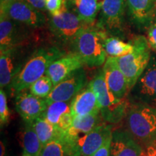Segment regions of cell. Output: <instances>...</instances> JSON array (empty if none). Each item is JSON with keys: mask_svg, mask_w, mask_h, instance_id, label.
I'll return each mask as SVG.
<instances>
[{"mask_svg": "<svg viewBox=\"0 0 156 156\" xmlns=\"http://www.w3.org/2000/svg\"><path fill=\"white\" fill-rule=\"evenodd\" d=\"M87 83L86 73L82 67L56 84L45 99L48 104L56 101H69L87 86Z\"/></svg>", "mask_w": 156, "mask_h": 156, "instance_id": "12", "label": "cell"}, {"mask_svg": "<svg viewBox=\"0 0 156 156\" xmlns=\"http://www.w3.org/2000/svg\"><path fill=\"white\" fill-rule=\"evenodd\" d=\"M130 43L134 47L131 53L122 57H115L127 80L129 92L147 67L152 56L147 38L145 36H134Z\"/></svg>", "mask_w": 156, "mask_h": 156, "instance_id": "4", "label": "cell"}, {"mask_svg": "<svg viewBox=\"0 0 156 156\" xmlns=\"http://www.w3.org/2000/svg\"><path fill=\"white\" fill-rule=\"evenodd\" d=\"M147 38L150 47L156 51V23H153L148 28Z\"/></svg>", "mask_w": 156, "mask_h": 156, "instance_id": "32", "label": "cell"}, {"mask_svg": "<svg viewBox=\"0 0 156 156\" xmlns=\"http://www.w3.org/2000/svg\"><path fill=\"white\" fill-rule=\"evenodd\" d=\"M14 1H16V0H0V2H1V6H3L12 2Z\"/></svg>", "mask_w": 156, "mask_h": 156, "instance_id": "34", "label": "cell"}, {"mask_svg": "<svg viewBox=\"0 0 156 156\" xmlns=\"http://www.w3.org/2000/svg\"><path fill=\"white\" fill-rule=\"evenodd\" d=\"M83 65L81 58L75 52H71L55 60L46 70V75L51 80L54 86H55L76 70L83 67Z\"/></svg>", "mask_w": 156, "mask_h": 156, "instance_id": "16", "label": "cell"}, {"mask_svg": "<svg viewBox=\"0 0 156 156\" xmlns=\"http://www.w3.org/2000/svg\"><path fill=\"white\" fill-rule=\"evenodd\" d=\"M153 23H156V2H155V10H154Z\"/></svg>", "mask_w": 156, "mask_h": 156, "instance_id": "35", "label": "cell"}, {"mask_svg": "<svg viewBox=\"0 0 156 156\" xmlns=\"http://www.w3.org/2000/svg\"><path fill=\"white\" fill-rule=\"evenodd\" d=\"M0 51L30 44L34 29L0 15Z\"/></svg>", "mask_w": 156, "mask_h": 156, "instance_id": "11", "label": "cell"}, {"mask_svg": "<svg viewBox=\"0 0 156 156\" xmlns=\"http://www.w3.org/2000/svg\"><path fill=\"white\" fill-rule=\"evenodd\" d=\"M32 43L0 51V85L9 87L14 78L23 69L35 48Z\"/></svg>", "mask_w": 156, "mask_h": 156, "instance_id": "7", "label": "cell"}, {"mask_svg": "<svg viewBox=\"0 0 156 156\" xmlns=\"http://www.w3.org/2000/svg\"><path fill=\"white\" fill-rule=\"evenodd\" d=\"M100 114L101 113H95L85 116L74 117L71 126L62 134L70 148H72L78 140L90 132L100 124L101 117Z\"/></svg>", "mask_w": 156, "mask_h": 156, "instance_id": "19", "label": "cell"}, {"mask_svg": "<svg viewBox=\"0 0 156 156\" xmlns=\"http://www.w3.org/2000/svg\"><path fill=\"white\" fill-rule=\"evenodd\" d=\"M112 134L107 138V140L103 144L102 146L99 148L95 153H93L92 156H110L111 152V143H112Z\"/></svg>", "mask_w": 156, "mask_h": 156, "instance_id": "30", "label": "cell"}, {"mask_svg": "<svg viewBox=\"0 0 156 156\" xmlns=\"http://www.w3.org/2000/svg\"><path fill=\"white\" fill-rule=\"evenodd\" d=\"M128 131L140 145L156 139V108L141 103L129 106L126 114Z\"/></svg>", "mask_w": 156, "mask_h": 156, "instance_id": "5", "label": "cell"}, {"mask_svg": "<svg viewBox=\"0 0 156 156\" xmlns=\"http://www.w3.org/2000/svg\"><path fill=\"white\" fill-rule=\"evenodd\" d=\"M64 54L65 51L58 46L36 48L24 67L12 82L9 88L16 94L28 89L33 83L46 75L51 64Z\"/></svg>", "mask_w": 156, "mask_h": 156, "instance_id": "1", "label": "cell"}, {"mask_svg": "<svg viewBox=\"0 0 156 156\" xmlns=\"http://www.w3.org/2000/svg\"><path fill=\"white\" fill-rule=\"evenodd\" d=\"M88 25L69 9L48 17V28L58 44L72 47L78 35Z\"/></svg>", "mask_w": 156, "mask_h": 156, "instance_id": "8", "label": "cell"}, {"mask_svg": "<svg viewBox=\"0 0 156 156\" xmlns=\"http://www.w3.org/2000/svg\"><path fill=\"white\" fill-rule=\"evenodd\" d=\"M129 95L136 103L156 108V55L151 56L147 67L130 90Z\"/></svg>", "mask_w": 156, "mask_h": 156, "instance_id": "10", "label": "cell"}, {"mask_svg": "<svg viewBox=\"0 0 156 156\" xmlns=\"http://www.w3.org/2000/svg\"><path fill=\"white\" fill-rule=\"evenodd\" d=\"M141 156H144V155H143V154H142V155H141Z\"/></svg>", "mask_w": 156, "mask_h": 156, "instance_id": "38", "label": "cell"}, {"mask_svg": "<svg viewBox=\"0 0 156 156\" xmlns=\"http://www.w3.org/2000/svg\"><path fill=\"white\" fill-rule=\"evenodd\" d=\"M46 9L51 15H58L67 10L66 0H46Z\"/></svg>", "mask_w": 156, "mask_h": 156, "instance_id": "29", "label": "cell"}, {"mask_svg": "<svg viewBox=\"0 0 156 156\" xmlns=\"http://www.w3.org/2000/svg\"><path fill=\"white\" fill-rule=\"evenodd\" d=\"M36 156H41V153H39V154H38V155H37Z\"/></svg>", "mask_w": 156, "mask_h": 156, "instance_id": "37", "label": "cell"}, {"mask_svg": "<svg viewBox=\"0 0 156 156\" xmlns=\"http://www.w3.org/2000/svg\"><path fill=\"white\" fill-rule=\"evenodd\" d=\"M87 85L95 95L102 119L109 124L122 122L127 114L129 103L125 98H118L112 93L107 85L103 69L97 72Z\"/></svg>", "mask_w": 156, "mask_h": 156, "instance_id": "2", "label": "cell"}, {"mask_svg": "<svg viewBox=\"0 0 156 156\" xmlns=\"http://www.w3.org/2000/svg\"><path fill=\"white\" fill-rule=\"evenodd\" d=\"M0 15L32 29L41 28L47 22L44 12L35 9L25 0H16L0 6Z\"/></svg>", "mask_w": 156, "mask_h": 156, "instance_id": "9", "label": "cell"}, {"mask_svg": "<svg viewBox=\"0 0 156 156\" xmlns=\"http://www.w3.org/2000/svg\"><path fill=\"white\" fill-rule=\"evenodd\" d=\"M32 124L43 147L62 134V132H60L57 128L47 122L42 116L35 120Z\"/></svg>", "mask_w": 156, "mask_h": 156, "instance_id": "25", "label": "cell"}, {"mask_svg": "<svg viewBox=\"0 0 156 156\" xmlns=\"http://www.w3.org/2000/svg\"><path fill=\"white\" fill-rule=\"evenodd\" d=\"M154 1H155V2H156V0H154Z\"/></svg>", "mask_w": 156, "mask_h": 156, "instance_id": "39", "label": "cell"}, {"mask_svg": "<svg viewBox=\"0 0 156 156\" xmlns=\"http://www.w3.org/2000/svg\"><path fill=\"white\" fill-rule=\"evenodd\" d=\"M70 107L73 118L75 116L100 113L96 97L88 85L72 99Z\"/></svg>", "mask_w": 156, "mask_h": 156, "instance_id": "21", "label": "cell"}, {"mask_svg": "<svg viewBox=\"0 0 156 156\" xmlns=\"http://www.w3.org/2000/svg\"><path fill=\"white\" fill-rule=\"evenodd\" d=\"M101 2L100 0H66L67 9L73 12L87 25L94 23L100 12Z\"/></svg>", "mask_w": 156, "mask_h": 156, "instance_id": "22", "label": "cell"}, {"mask_svg": "<svg viewBox=\"0 0 156 156\" xmlns=\"http://www.w3.org/2000/svg\"><path fill=\"white\" fill-rule=\"evenodd\" d=\"M63 134V133H62ZM62 134L43 147L41 156H73L71 148Z\"/></svg>", "mask_w": 156, "mask_h": 156, "instance_id": "26", "label": "cell"}, {"mask_svg": "<svg viewBox=\"0 0 156 156\" xmlns=\"http://www.w3.org/2000/svg\"><path fill=\"white\" fill-rule=\"evenodd\" d=\"M103 47L107 56L116 58L131 53L134 48L130 42L126 43L119 37L111 36H107L103 40Z\"/></svg>", "mask_w": 156, "mask_h": 156, "instance_id": "24", "label": "cell"}, {"mask_svg": "<svg viewBox=\"0 0 156 156\" xmlns=\"http://www.w3.org/2000/svg\"><path fill=\"white\" fill-rule=\"evenodd\" d=\"M20 145L23 153L30 156H36L41 153L43 147L32 123L25 122V125L20 132Z\"/></svg>", "mask_w": 156, "mask_h": 156, "instance_id": "23", "label": "cell"}, {"mask_svg": "<svg viewBox=\"0 0 156 156\" xmlns=\"http://www.w3.org/2000/svg\"><path fill=\"white\" fill-rule=\"evenodd\" d=\"M142 147L128 129L112 132L110 156H141Z\"/></svg>", "mask_w": 156, "mask_h": 156, "instance_id": "17", "label": "cell"}, {"mask_svg": "<svg viewBox=\"0 0 156 156\" xmlns=\"http://www.w3.org/2000/svg\"><path fill=\"white\" fill-rule=\"evenodd\" d=\"M108 36L98 27L88 25L80 33L72 46L85 65L98 67L106 62L107 54L103 47V40Z\"/></svg>", "mask_w": 156, "mask_h": 156, "instance_id": "3", "label": "cell"}, {"mask_svg": "<svg viewBox=\"0 0 156 156\" xmlns=\"http://www.w3.org/2000/svg\"><path fill=\"white\" fill-rule=\"evenodd\" d=\"M70 103L71 101L51 103L41 116L64 133L73 124V116Z\"/></svg>", "mask_w": 156, "mask_h": 156, "instance_id": "20", "label": "cell"}, {"mask_svg": "<svg viewBox=\"0 0 156 156\" xmlns=\"http://www.w3.org/2000/svg\"><path fill=\"white\" fill-rule=\"evenodd\" d=\"M142 147L144 156H156V139L146 142Z\"/></svg>", "mask_w": 156, "mask_h": 156, "instance_id": "31", "label": "cell"}, {"mask_svg": "<svg viewBox=\"0 0 156 156\" xmlns=\"http://www.w3.org/2000/svg\"><path fill=\"white\" fill-rule=\"evenodd\" d=\"M15 107L25 122L33 123L44 114L48 107L45 98H41L25 91L17 93L15 98Z\"/></svg>", "mask_w": 156, "mask_h": 156, "instance_id": "15", "label": "cell"}, {"mask_svg": "<svg viewBox=\"0 0 156 156\" xmlns=\"http://www.w3.org/2000/svg\"><path fill=\"white\" fill-rule=\"evenodd\" d=\"M103 70L107 85L112 93L118 98H124L129 93L127 80L117 64L116 58L108 56Z\"/></svg>", "mask_w": 156, "mask_h": 156, "instance_id": "18", "label": "cell"}, {"mask_svg": "<svg viewBox=\"0 0 156 156\" xmlns=\"http://www.w3.org/2000/svg\"><path fill=\"white\" fill-rule=\"evenodd\" d=\"M53 87L54 85L51 80L45 75L33 83L29 87V90L30 92L36 96L46 98L51 92Z\"/></svg>", "mask_w": 156, "mask_h": 156, "instance_id": "27", "label": "cell"}, {"mask_svg": "<svg viewBox=\"0 0 156 156\" xmlns=\"http://www.w3.org/2000/svg\"><path fill=\"white\" fill-rule=\"evenodd\" d=\"M155 6L154 0H126L129 21L138 30H148L153 23Z\"/></svg>", "mask_w": 156, "mask_h": 156, "instance_id": "14", "label": "cell"}, {"mask_svg": "<svg viewBox=\"0 0 156 156\" xmlns=\"http://www.w3.org/2000/svg\"><path fill=\"white\" fill-rule=\"evenodd\" d=\"M22 156H30V155H29V154H28V153H23V155Z\"/></svg>", "mask_w": 156, "mask_h": 156, "instance_id": "36", "label": "cell"}, {"mask_svg": "<svg viewBox=\"0 0 156 156\" xmlns=\"http://www.w3.org/2000/svg\"><path fill=\"white\" fill-rule=\"evenodd\" d=\"M126 0H102L96 26L108 36H125Z\"/></svg>", "mask_w": 156, "mask_h": 156, "instance_id": "6", "label": "cell"}, {"mask_svg": "<svg viewBox=\"0 0 156 156\" xmlns=\"http://www.w3.org/2000/svg\"><path fill=\"white\" fill-rule=\"evenodd\" d=\"M10 113L7 106V95L3 89L0 90V123L3 126L9 122Z\"/></svg>", "mask_w": 156, "mask_h": 156, "instance_id": "28", "label": "cell"}, {"mask_svg": "<svg viewBox=\"0 0 156 156\" xmlns=\"http://www.w3.org/2000/svg\"><path fill=\"white\" fill-rule=\"evenodd\" d=\"M29 5L34 7L38 11L45 12L47 11L46 9V0H25Z\"/></svg>", "mask_w": 156, "mask_h": 156, "instance_id": "33", "label": "cell"}, {"mask_svg": "<svg viewBox=\"0 0 156 156\" xmlns=\"http://www.w3.org/2000/svg\"><path fill=\"white\" fill-rule=\"evenodd\" d=\"M112 126L105 122L100 123L72 147L73 156H92L102 146L107 138L112 135Z\"/></svg>", "mask_w": 156, "mask_h": 156, "instance_id": "13", "label": "cell"}]
</instances>
